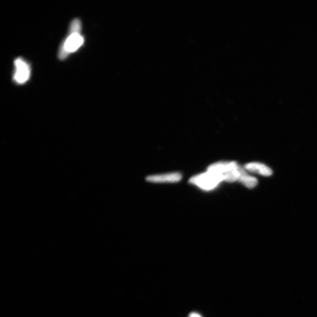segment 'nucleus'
I'll list each match as a JSON object with an SVG mask.
<instances>
[{
  "mask_svg": "<svg viewBox=\"0 0 317 317\" xmlns=\"http://www.w3.org/2000/svg\"><path fill=\"white\" fill-rule=\"evenodd\" d=\"M82 22L78 19L74 20L70 25V33L66 41L60 47L59 58L64 60L70 54L76 52L84 43L83 36L80 35Z\"/></svg>",
  "mask_w": 317,
  "mask_h": 317,
  "instance_id": "f257e3e1",
  "label": "nucleus"
},
{
  "mask_svg": "<svg viewBox=\"0 0 317 317\" xmlns=\"http://www.w3.org/2000/svg\"><path fill=\"white\" fill-rule=\"evenodd\" d=\"M242 170L235 162H222L210 165L208 172L218 175L222 181L234 182L239 180Z\"/></svg>",
  "mask_w": 317,
  "mask_h": 317,
  "instance_id": "f03ea898",
  "label": "nucleus"
},
{
  "mask_svg": "<svg viewBox=\"0 0 317 317\" xmlns=\"http://www.w3.org/2000/svg\"><path fill=\"white\" fill-rule=\"evenodd\" d=\"M222 181V178L218 175L209 172L208 171L206 173L192 177L190 180L191 184L197 185L206 190H210L216 187Z\"/></svg>",
  "mask_w": 317,
  "mask_h": 317,
  "instance_id": "7ed1b4c3",
  "label": "nucleus"
},
{
  "mask_svg": "<svg viewBox=\"0 0 317 317\" xmlns=\"http://www.w3.org/2000/svg\"><path fill=\"white\" fill-rule=\"evenodd\" d=\"M15 65L16 72L14 75V80L18 84H22L28 80L30 76V67L28 63L22 58L16 60Z\"/></svg>",
  "mask_w": 317,
  "mask_h": 317,
  "instance_id": "20e7f679",
  "label": "nucleus"
},
{
  "mask_svg": "<svg viewBox=\"0 0 317 317\" xmlns=\"http://www.w3.org/2000/svg\"><path fill=\"white\" fill-rule=\"evenodd\" d=\"M244 168L250 172L258 174L262 176L268 177L272 174V171L270 168L265 164L260 162H252L246 164Z\"/></svg>",
  "mask_w": 317,
  "mask_h": 317,
  "instance_id": "39448f33",
  "label": "nucleus"
},
{
  "mask_svg": "<svg viewBox=\"0 0 317 317\" xmlns=\"http://www.w3.org/2000/svg\"><path fill=\"white\" fill-rule=\"evenodd\" d=\"M182 175L178 173H173L162 175H154L147 178V180L150 182H177L180 180Z\"/></svg>",
  "mask_w": 317,
  "mask_h": 317,
  "instance_id": "423d86ee",
  "label": "nucleus"
},
{
  "mask_svg": "<svg viewBox=\"0 0 317 317\" xmlns=\"http://www.w3.org/2000/svg\"><path fill=\"white\" fill-rule=\"evenodd\" d=\"M238 181L249 188H255L258 184L257 178L249 174L244 168H242Z\"/></svg>",
  "mask_w": 317,
  "mask_h": 317,
  "instance_id": "0eeeda50",
  "label": "nucleus"
},
{
  "mask_svg": "<svg viewBox=\"0 0 317 317\" xmlns=\"http://www.w3.org/2000/svg\"><path fill=\"white\" fill-rule=\"evenodd\" d=\"M188 317H202L200 314H198V313L193 312L190 314V316Z\"/></svg>",
  "mask_w": 317,
  "mask_h": 317,
  "instance_id": "6e6552de",
  "label": "nucleus"
}]
</instances>
